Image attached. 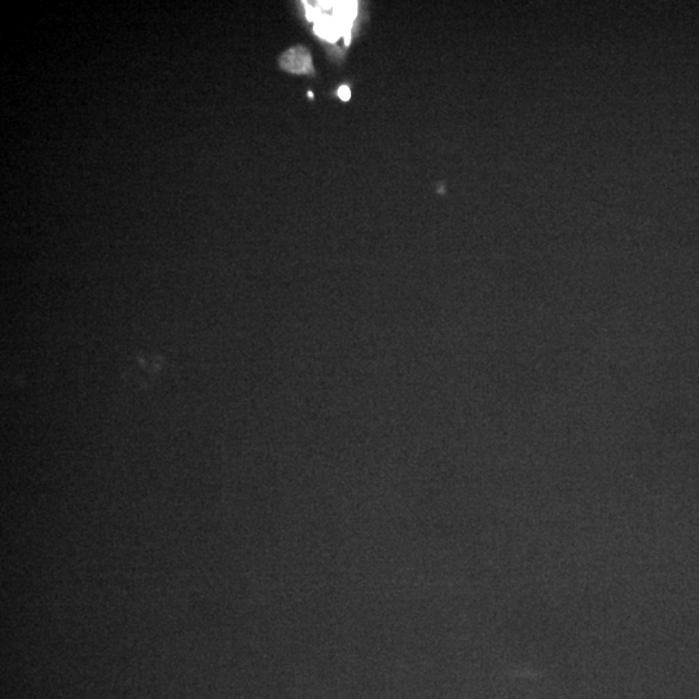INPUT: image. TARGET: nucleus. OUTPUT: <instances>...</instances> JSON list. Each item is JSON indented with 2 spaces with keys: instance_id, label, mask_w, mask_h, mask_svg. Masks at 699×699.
Listing matches in <instances>:
<instances>
[{
  "instance_id": "2",
  "label": "nucleus",
  "mask_w": 699,
  "mask_h": 699,
  "mask_svg": "<svg viewBox=\"0 0 699 699\" xmlns=\"http://www.w3.org/2000/svg\"><path fill=\"white\" fill-rule=\"evenodd\" d=\"M507 142L511 144L514 150H522L525 148V134L521 131H514V133L509 134Z\"/></svg>"
},
{
  "instance_id": "1",
  "label": "nucleus",
  "mask_w": 699,
  "mask_h": 699,
  "mask_svg": "<svg viewBox=\"0 0 699 699\" xmlns=\"http://www.w3.org/2000/svg\"><path fill=\"white\" fill-rule=\"evenodd\" d=\"M420 98L425 106L442 109V111H465L469 109V89L467 82L453 69L435 72L420 86Z\"/></svg>"
}]
</instances>
